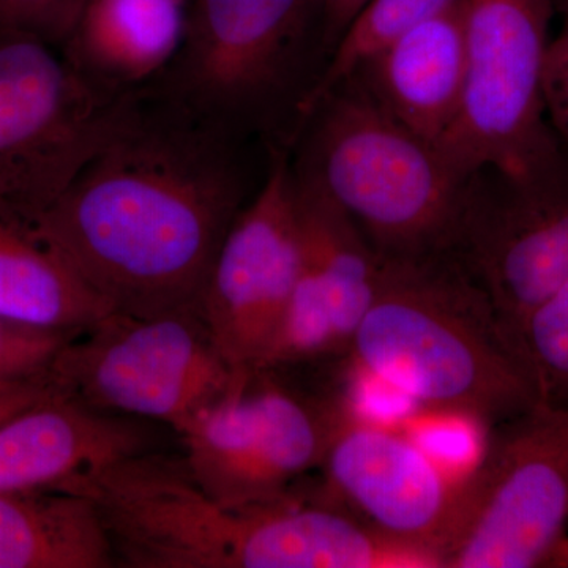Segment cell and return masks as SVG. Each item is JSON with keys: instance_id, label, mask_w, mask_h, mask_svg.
Segmentation results:
<instances>
[{"instance_id": "cell-1", "label": "cell", "mask_w": 568, "mask_h": 568, "mask_svg": "<svg viewBox=\"0 0 568 568\" xmlns=\"http://www.w3.org/2000/svg\"><path fill=\"white\" fill-rule=\"evenodd\" d=\"M152 84L37 222L114 312L201 315L213 264L250 203L246 148Z\"/></svg>"}, {"instance_id": "cell-2", "label": "cell", "mask_w": 568, "mask_h": 568, "mask_svg": "<svg viewBox=\"0 0 568 568\" xmlns=\"http://www.w3.org/2000/svg\"><path fill=\"white\" fill-rule=\"evenodd\" d=\"M347 358L422 409L485 429L538 405L487 295L447 253L381 260Z\"/></svg>"}, {"instance_id": "cell-3", "label": "cell", "mask_w": 568, "mask_h": 568, "mask_svg": "<svg viewBox=\"0 0 568 568\" xmlns=\"http://www.w3.org/2000/svg\"><path fill=\"white\" fill-rule=\"evenodd\" d=\"M331 58L321 0H193L151 82L237 140L290 149Z\"/></svg>"}, {"instance_id": "cell-4", "label": "cell", "mask_w": 568, "mask_h": 568, "mask_svg": "<svg viewBox=\"0 0 568 568\" xmlns=\"http://www.w3.org/2000/svg\"><path fill=\"white\" fill-rule=\"evenodd\" d=\"M294 142V170L347 213L381 260L447 252L469 175L392 118L355 74L325 93Z\"/></svg>"}, {"instance_id": "cell-5", "label": "cell", "mask_w": 568, "mask_h": 568, "mask_svg": "<svg viewBox=\"0 0 568 568\" xmlns=\"http://www.w3.org/2000/svg\"><path fill=\"white\" fill-rule=\"evenodd\" d=\"M440 555L443 568L568 562V407L537 405L485 429Z\"/></svg>"}, {"instance_id": "cell-6", "label": "cell", "mask_w": 568, "mask_h": 568, "mask_svg": "<svg viewBox=\"0 0 568 568\" xmlns=\"http://www.w3.org/2000/svg\"><path fill=\"white\" fill-rule=\"evenodd\" d=\"M122 97L50 41L0 28V220L36 226L111 133Z\"/></svg>"}, {"instance_id": "cell-7", "label": "cell", "mask_w": 568, "mask_h": 568, "mask_svg": "<svg viewBox=\"0 0 568 568\" xmlns=\"http://www.w3.org/2000/svg\"><path fill=\"white\" fill-rule=\"evenodd\" d=\"M246 375L224 358L201 315L118 312L70 339L50 369L61 394L114 416L163 422L179 435Z\"/></svg>"}, {"instance_id": "cell-8", "label": "cell", "mask_w": 568, "mask_h": 568, "mask_svg": "<svg viewBox=\"0 0 568 568\" xmlns=\"http://www.w3.org/2000/svg\"><path fill=\"white\" fill-rule=\"evenodd\" d=\"M448 256L511 336L568 282V144L518 171L481 168L463 189ZM511 339V338H510Z\"/></svg>"}, {"instance_id": "cell-9", "label": "cell", "mask_w": 568, "mask_h": 568, "mask_svg": "<svg viewBox=\"0 0 568 568\" xmlns=\"http://www.w3.org/2000/svg\"><path fill=\"white\" fill-rule=\"evenodd\" d=\"M466 77L458 118L439 152L463 178L517 171L555 148L545 114V59L555 0H462Z\"/></svg>"}, {"instance_id": "cell-10", "label": "cell", "mask_w": 568, "mask_h": 568, "mask_svg": "<svg viewBox=\"0 0 568 568\" xmlns=\"http://www.w3.org/2000/svg\"><path fill=\"white\" fill-rule=\"evenodd\" d=\"M349 407L346 399L310 402L254 372L183 429V462L224 506L268 503L321 466Z\"/></svg>"}, {"instance_id": "cell-11", "label": "cell", "mask_w": 568, "mask_h": 568, "mask_svg": "<svg viewBox=\"0 0 568 568\" xmlns=\"http://www.w3.org/2000/svg\"><path fill=\"white\" fill-rule=\"evenodd\" d=\"M298 265L291 152L271 149L264 181L224 239L201 304V317L235 372H257L290 304Z\"/></svg>"}, {"instance_id": "cell-12", "label": "cell", "mask_w": 568, "mask_h": 568, "mask_svg": "<svg viewBox=\"0 0 568 568\" xmlns=\"http://www.w3.org/2000/svg\"><path fill=\"white\" fill-rule=\"evenodd\" d=\"M293 179L301 265L257 372L347 357L379 282L381 257L347 213L294 166Z\"/></svg>"}, {"instance_id": "cell-13", "label": "cell", "mask_w": 568, "mask_h": 568, "mask_svg": "<svg viewBox=\"0 0 568 568\" xmlns=\"http://www.w3.org/2000/svg\"><path fill=\"white\" fill-rule=\"evenodd\" d=\"M320 467L324 491L366 525L435 549L443 560L459 481L450 480L409 437L364 420L351 406Z\"/></svg>"}, {"instance_id": "cell-14", "label": "cell", "mask_w": 568, "mask_h": 568, "mask_svg": "<svg viewBox=\"0 0 568 568\" xmlns=\"http://www.w3.org/2000/svg\"><path fill=\"white\" fill-rule=\"evenodd\" d=\"M145 435L129 418L52 390L0 424V493L55 489L69 478L141 454Z\"/></svg>"}, {"instance_id": "cell-15", "label": "cell", "mask_w": 568, "mask_h": 568, "mask_svg": "<svg viewBox=\"0 0 568 568\" xmlns=\"http://www.w3.org/2000/svg\"><path fill=\"white\" fill-rule=\"evenodd\" d=\"M353 74L392 118L439 148L457 121L465 91L462 0L407 29Z\"/></svg>"}, {"instance_id": "cell-16", "label": "cell", "mask_w": 568, "mask_h": 568, "mask_svg": "<svg viewBox=\"0 0 568 568\" xmlns=\"http://www.w3.org/2000/svg\"><path fill=\"white\" fill-rule=\"evenodd\" d=\"M185 6L186 0H85L61 51L103 92L138 91L155 81L181 48Z\"/></svg>"}, {"instance_id": "cell-17", "label": "cell", "mask_w": 568, "mask_h": 568, "mask_svg": "<svg viewBox=\"0 0 568 568\" xmlns=\"http://www.w3.org/2000/svg\"><path fill=\"white\" fill-rule=\"evenodd\" d=\"M114 312L29 224L0 220V317L82 332Z\"/></svg>"}, {"instance_id": "cell-18", "label": "cell", "mask_w": 568, "mask_h": 568, "mask_svg": "<svg viewBox=\"0 0 568 568\" xmlns=\"http://www.w3.org/2000/svg\"><path fill=\"white\" fill-rule=\"evenodd\" d=\"M115 567L91 500L47 489L0 493V568Z\"/></svg>"}, {"instance_id": "cell-19", "label": "cell", "mask_w": 568, "mask_h": 568, "mask_svg": "<svg viewBox=\"0 0 568 568\" xmlns=\"http://www.w3.org/2000/svg\"><path fill=\"white\" fill-rule=\"evenodd\" d=\"M455 0H372L343 33L315 91L306 103L304 118H308L321 99L345 81L358 67L396 37L418 22L446 10Z\"/></svg>"}, {"instance_id": "cell-20", "label": "cell", "mask_w": 568, "mask_h": 568, "mask_svg": "<svg viewBox=\"0 0 568 568\" xmlns=\"http://www.w3.org/2000/svg\"><path fill=\"white\" fill-rule=\"evenodd\" d=\"M538 405L568 407V282L529 313L510 336Z\"/></svg>"}, {"instance_id": "cell-21", "label": "cell", "mask_w": 568, "mask_h": 568, "mask_svg": "<svg viewBox=\"0 0 568 568\" xmlns=\"http://www.w3.org/2000/svg\"><path fill=\"white\" fill-rule=\"evenodd\" d=\"M78 334L0 317V387L50 379L52 362Z\"/></svg>"}, {"instance_id": "cell-22", "label": "cell", "mask_w": 568, "mask_h": 568, "mask_svg": "<svg viewBox=\"0 0 568 568\" xmlns=\"http://www.w3.org/2000/svg\"><path fill=\"white\" fill-rule=\"evenodd\" d=\"M85 0H0V28L31 32L62 50Z\"/></svg>"}, {"instance_id": "cell-23", "label": "cell", "mask_w": 568, "mask_h": 568, "mask_svg": "<svg viewBox=\"0 0 568 568\" xmlns=\"http://www.w3.org/2000/svg\"><path fill=\"white\" fill-rule=\"evenodd\" d=\"M541 93L549 125L568 144V11L562 29L549 40Z\"/></svg>"}, {"instance_id": "cell-24", "label": "cell", "mask_w": 568, "mask_h": 568, "mask_svg": "<svg viewBox=\"0 0 568 568\" xmlns=\"http://www.w3.org/2000/svg\"><path fill=\"white\" fill-rule=\"evenodd\" d=\"M372 0H321L323 3L325 39L328 50H335L336 43L342 39L355 18Z\"/></svg>"}, {"instance_id": "cell-25", "label": "cell", "mask_w": 568, "mask_h": 568, "mask_svg": "<svg viewBox=\"0 0 568 568\" xmlns=\"http://www.w3.org/2000/svg\"><path fill=\"white\" fill-rule=\"evenodd\" d=\"M54 390L50 379L0 387V424Z\"/></svg>"}, {"instance_id": "cell-26", "label": "cell", "mask_w": 568, "mask_h": 568, "mask_svg": "<svg viewBox=\"0 0 568 568\" xmlns=\"http://www.w3.org/2000/svg\"><path fill=\"white\" fill-rule=\"evenodd\" d=\"M555 2H556V0H555ZM558 2L562 3V6H566L567 10H568V0H558Z\"/></svg>"}]
</instances>
